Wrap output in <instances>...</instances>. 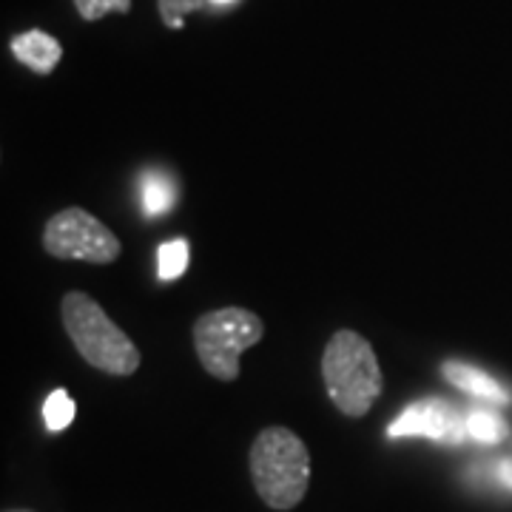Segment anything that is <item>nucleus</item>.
<instances>
[{
	"label": "nucleus",
	"mask_w": 512,
	"mask_h": 512,
	"mask_svg": "<svg viewBox=\"0 0 512 512\" xmlns=\"http://www.w3.org/2000/svg\"><path fill=\"white\" fill-rule=\"evenodd\" d=\"M322 379L330 402L348 419H362L382 396L384 376L362 333L356 330H336L322 353Z\"/></svg>",
	"instance_id": "nucleus-1"
},
{
	"label": "nucleus",
	"mask_w": 512,
	"mask_h": 512,
	"mask_svg": "<svg viewBox=\"0 0 512 512\" xmlns=\"http://www.w3.org/2000/svg\"><path fill=\"white\" fill-rule=\"evenodd\" d=\"M251 481L271 510H293L311 484L308 444L288 427H265L251 444Z\"/></svg>",
	"instance_id": "nucleus-2"
},
{
	"label": "nucleus",
	"mask_w": 512,
	"mask_h": 512,
	"mask_svg": "<svg viewBox=\"0 0 512 512\" xmlns=\"http://www.w3.org/2000/svg\"><path fill=\"white\" fill-rule=\"evenodd\" d=\"M63 328L72 339L74 350L97 370L109 376H134L143 362L137 345L120 330L103 305L83 291H69L60 302Z\"/></svg>",
	"instance_id": "nucleus-3"
},
{
	"label": "nucleus",
	"mask_w": 512,
	"mask_h": 512,
	"mask_svg": "<svg viewBox=\"0 0 512 512\" xmlns=\"http://www.w3.org/2000/svg\"><path fill=\"white\" fill-rule=\"evenodd\" d=\"M194 350L208 376L220 382H237L242 370V353L254 348L265 336L262 316L248 308H220L202 313L191 328Z\"/></svg>",
	"instance_id": "nucleus-4"
},
{
	"label": "nucleus",
	"mask_w": 512,
	"mask_h": 512,
	"mask_svg": "<svg viewBox=\"0 0 512 512\" xmlns=\"http://www.w3.org/2000/svg\"><path fill=\"white\" fill-rule=\"evenodd\" d=\"M43 248L55 259H77L92 265H111L123 254L117 234L86 208L57 211L43 228Z\"/></svg>",
	"instance_id": "nucleus-5"
},
{
	"label": "nucleus",
	"mask_w": 512,
	"mask_h": 512,
	"mask_svg": "<svg viewBox=\"0 0 512 512\" xmlns=\"http://www.w3.org/2000/svg\"><path fill=\"white\" fill-rule=\"evenodd\" d=\"M390 439L424 436L441 444H461L467 439V413L444 399H424L410 404L399 419L387 427Z\"/></svg>",
	"instance_id": "nucleus-6"
},
{
	"label": "nucleus",
	"mask_w": 512,
	"mask_h": 512,
	"mask_svg": "<svg viewBox=\"0 0 512 512\" xmlns=\"http://www.w3.org/2000/svg\"><path fill=\"white\" fill-rule=\"evenodd\" d=\"M441 373H444V379L453 384V387L464 390L467 396H476L481 402L493 404V407H507V404L512 402V393L504 384L495 382L490 373L467 365V362L450 359V362L441 365Z\"/></svg>",
	"instance_id": "nucleus-7"
},
{
	"label": "nucleus",
	"mask_w": 512,
	"mask_h": 512,
	"mask_svg": "<svg viewBox=\"0 0 512 512\" xmlns=\"http://www.w3.org/2000/svg\"><path fill=\"white\" fill-rule=\"evenodd\" d=\"M9 46H12V55L35 74H52L57 63H60V57H63V46L57 43V37L46 35L40 29L12 37Z\"/></svg>",
	"instance_id": "nucleus-8"
},
{
	"label": "nucleus",
	"mask_w": 512,
	"mask_h": 512,
	"mask_svg": "<svg viewBox=\"0 0 512 512\" xmlns=\"http://www.w3.org/2000/svg\"><path fill=\"white\" fill-rule=\"evenodd\" d=\"M177 200V191H174V180H168L163 174H148L146 183H143V211L146 217L157 220L165 217Z\"/></svg>",
	"instance_id": "nucleus-9"
},
{
	"label": "nucleus",
	"mask_w": 512,
	"mask_h": 512,
	"mask_svg": "<svg viewBox=\"0 0 512 512\" xmlns=\"http://www.w3.org/2000/svg\"><path fill=\"white\" fill-rule=\"evenodd\" d=\"M467 436L481 444H495L507 439V421L490 407H473L467 410Z\"/></svg>",
	"instance_id": "nucleus-10"
},
{
	"label": "nucleus",
	"mask_w": 512,
	"mask_h": 512,
	"mask_svg": "<svg viewBox=\"0 0 512 512\" xmlns=\"http://www.w3.org/2000/svg\"><path fill=\"white\" fill-rule=\"evenodd\" d=\"M74 413H77V404L72 402V396L66 390H52L49 399L43 402V421L49 427V433H63L69 424L74 421Z\"/></svg>",
	"instance_id": "nucleus-11"
},
{
	"label": "nucleus",
	"mask_w": 512,
	"mask_h": 512,
	"mask_svg": "<svg viewBox=\"0 0 512 512\" xmlns=\"http://www.w3.org/2000/svg\"><path fill=\"white\" fill-rule=\"evenodd\" d=\"M188 268V242L185 239H174V242H165L157 251V276L163 282L171 279H180Z\"/></svg>",
	"instance_id": "nucleus-12"
},
{
	"label": "nucleus",
	"mask_w": 512,
	"mask_h": 512,
	"mask_svg": "<svg viewBox=\"0 0 512 512\" xmlns=\"http://www.w3.org/2000/svg\"><path fill=\"white\" fill-rule=\"evenodd\" d=\"M74 9L83 20H103L111 12H120V15H128L131 12V0H74Z\"/></svg>",
	"instance_id": "nucleus-13"
},
{
	"label": "nucleus",
	"mask_w": 512,
	"mask_h": 512,
	"mask_svg": "<svg viewBox=\"0 0 512 512\" xmlns=\"http://www.w3.org/2000/svg\"><path fill=\"white\" fill-rule=\"evenodd\" d=\"M208 0H157V9H160V18L168 29H183V18L191 12H200L205 9Z\"/></svg>",
	"instance_id": "nucleus-14"
},
{
	"label": "nucleus",
	"mask_w": 512,
	"mask_h": 512,
	"mask_svg": "<svg viewBox=\"0 0 512 512\" xmlns=\"http://www.w3.org/2000/svg\"><path fill=\"white\" fill-rule=\"evenodd\" d=\"M495 473H498V481H501V484L512 487V458H501L498 467H495Z\"/></svg>",
	"instance_id": "nucleus-15"
},
{
	"label": "nucleus",
	"mask_w": 512,
	"mask_h": 512,
	"mask_svg": "<svg viewBox=\"0 0 512 512\" xmlns=\"http://www.w3.org/2000/svg\"><path fill=\"white\" fill-rule=\"evenodd\" d=\"M211 3H217V6H228V3H234V0H211Z\"/></svg>",
	"instance_id": "nucleus-16"
},
{
	"label": "nucleus",
	"mask_w": 512,
	"mask_h": 512,
	"mask_svg": "<svg viewBox=\"0 0 512 512\" xmlns=\"http://www.w3.org/2000/svg\"><path fill=\"white\" fill-rule=\"evenodd\" d=\"M9 512H29V510H9Z\"/></svg>",
	"instance_id": "nucleus-17"
}]
</instances>
